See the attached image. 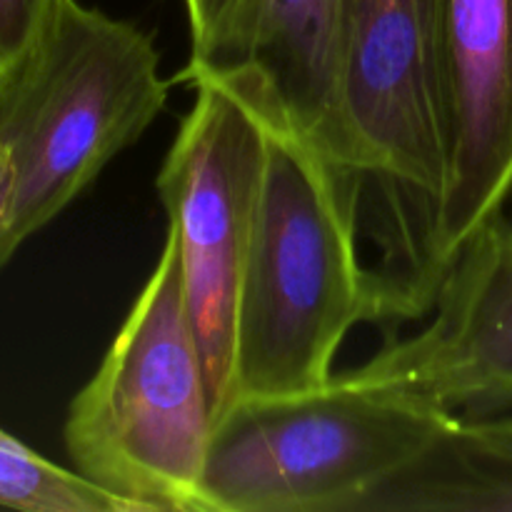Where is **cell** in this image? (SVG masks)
I'll return each mask as SVG.
<instances>
[{"mask_svg":"<svg viewBox=\"0 0 512 512\" xmlns=\"http://www.w3.org/2000/svg\"><path fill=\"white\" fill-rule=\"evenodd\" d=\"M263 123V183L235 318L233 403L323 388L350 330L388 323L383 280L358 255V178L288 125L265 115Z\"/></svg>","mask_w":512,"mask_h":512,"instance_id":"6da1fadb","label":"cell"},{"mask_svg":"<svg viewBox=\"0 0 512 512\" xmlns=\"http://www.w3.org/2000/svg\"><path fill=\"white\" fill-rule=\"evenodd\" d=\"M325 155L360 183L390 323L423 318L445 185L438 0H345Z\"/></svg>","mask_w":512,"mask_h":512,"instance_id":"7a4b0ae2","label":"cell"},{"mask_svg":"<svg viewBox=\"0 0 512 512\" xmlns=\"http://www.w3.org/2000/svg\"><path fill=\"white\" fill-rule=\"evenodd\" d=\"M168 90L145 30L63 0L38 45L0 85V150L8 163L0 265L138 143L163 113Z\"/></svg>","mask_w":512,"mask_h":512,"instance_id":"3957f363","label":"cell"},{"mask_svg":"<svg viewBox=\"0 0 512 512\" xmlns=\"http://www.w3.org/2000/svg\"><path fill=\"white\" fill-rule=\"evenodd\" d=\"M215 423L178 238L168 228L123 328L70 400L63 445L75 473L133 512H205L200 485Z\"/></svg>","mask_w":512,"mask_h":512,"instance_id":"277c9868","label":"cell"},{"mask_svg":"<svg viewBox=\"0 0 512 512\" xmlns=\"http://www.w3.org/2000/svg\"><path fill=\"white\" fill-rule=\"evenodd\" d=\"M460 415L333 375L323 388L238 400L215 423L205 512H355Z\"/></svg>","mask_w":512,"mask_h":512,"instance_id":"5b68a950","label":"cell"},{"mask_svg":"<svg viewBox=\"0 0 512 512\" xmlns=\"http://www.w3.org/2000/svg\"><path fill=\"white\" fill-rule=\"evenodd\" d=\"M195 100L155 188L178 238L185 303L208 370L215 420L233 405L235 318L265 165L263 115L218 80Z\"/></svg>","mask_w":512,"mask_h":512,"instance_id":"8992f818","label":"cell"},{"mask_svg":"<svg viewBox=\"0 0 512 512\" xmlns=\"http://www.w3.org/2000/svg\"><path fill=\"white\" fill-rule=\"evenodd\" d=\"M433 318L393 338L343 378L403 390L463 418L512 408V223L483 220L450 260L435 290Z\"/></svg>","mask_w":512,"mask_h":512,"instance_id":"52a82bcc","label":"cell"},{"mask_svg":"<svg viewBox=\"0 0 512 512\" xmlns=\"http://www.w3.org/2000/svg\"><path fill=\"white\" fill-rule=\"evenodd\" d=\"M445 185L428 258V310L460 245L512 183V0H438Z\"/></svg>","mask_w":512,"mask_h":512,"instance_id":"ba28073f","label":"cell"},{"mask_svg":"<svg viewBox=\"0 0 512 512\" xmlns=\"http://www.w3.org/2000/svg\"><path fill=\"white\" fill-rule=\"evenodd\" d=\"M345 0H238L215 43L178 83L218 80L325 155Z\"/></svg>","mask_w":512,"mask_h":512,"instance_id":"9c48e42d","label":"cell"},{"mask_svg":"<svg viewBox=\"0 0 512 512\" xmlns=\"http://www.w3.org/2000/svg\"><path fill=\"white\" fill-rule=\"evenodd\" d=\"M355 512H512V418L460 415Z\"/></svg>","mask_w":512,"mask_h":512,"instance_id":"30bf717a","label":"cell"},{"mask_svg":"<svg viewBox=\"0 0 512 512\" xmlns=\"http://www.w3.org/2000/svg\"><path fill=\"white\" fill-rule=\"evenodd\" d=\"M0 508L20 512H133L73 468L50 463L0 428Z\"/></svg>","mask_w":512,"mask_h":512,"instance_id":"8fae6325","label":"cell"},{"mask_svg":"<svg viewBox=\"0 0 512 512\" xmlns=\"http://www.w3.org/2000/svg\"><path fill=\"white\" fill-rule=\"evenodd\" d=\"M63 0H0V85L38 45Z\"/></svg>","mask_w":512,"mask_h":512,"instance_id":"7c38bea8","label":"cell"},{"mask_svg":"<svg viewBox=\"0 0 512 512\" xmlns=\"http://www.w3.org/2000/svg\"><path fill=\"white\" fill-rule=\"evenodd\" d=\"M183 3L190 25V58H198L215 43L238 0H183Z\"/></svg>","mask_w":512,"mask_h":512,"instance_id":"4fadbf2b","label":"cell"},{"mask_svg":"<svg viewBox=\"0 0 512 512\" xmlns=\"http://www.w3.org/2000/svg\"><path fill=\"white\" fill-rule=\"evenodd\" d=\"M5 193H8V163H5V155L0 150V220H3Z\"/></svg>","mask_w":512,"mask_h":512,"instance_id":"5bb4252c","label":"cell"},{"mask_svg":"<svg viewBox=\"0 0 512 512\" xmlns=\"http://www.w3.org/2000/svg\"><path fill=\"white\" fill-rule=\"evenodd\" d=\"M500 210H503V213L508 215L510 223H512V183H510L508 193H505V200H503V205H500Z\"/></svg>","mask_w":512,"mask_h":512,"instance_id":"9a60e30c","label":"cell"}]
</instances>
